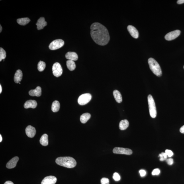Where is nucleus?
Here are the masks:
<instances>
[{"mask_svg":"<svg viewBox=\"0 0 184 184\" xmlns=\"http://www.w3.org/2000/svg\"><path fill=\"white\" fill-rule=\"evenodd\" d=\"M91 38L96 44L104 46L108 44L110 37L107 29L99 22H95L91 27Z\"/></svg>","mask_w":184,"mask_h":184,"instance_id":"1","label":"nucleus"},{"mask_svg":"<svg viewBox=\"0 0 184 184\" xmlns=\"http://www.w3.org/2000/svg\"><path fill=\"white\" fill-rule=\"evenodd\" d=\"M57 164L67 168H73L77 165L75 159L71 157H60L56 159Z\"/></svg>","mask_w":184,"mask_h":184,"instance_id":"2","label":"nucleus"},{"mask_svg":"<svg viewBox=\"0 0 184 184\" xmlns=\"http://www.w3.org/2000/svg\"><path fill=\"white\" fill-rule=\"evenodd\" d=\"M149 67L151 71L157 77H161L162 74V72L160 65L154 59L149 58L148 60Z\"/></svg>","mask_w":184,"mask_h":184,"instance_id":"3","label":"nucleus"},{"mask_svg":"<svg viewBox=\"0 0 184 184\" xmlns=\"http://www.w3.org/2000/svg\"><path fill=\"white\" fill-rule=\"evenodd\" d=\"M148 101L149 105V113L151 117L154 118L156 117L157 114L156 106L154 99L152 96L148 95Z\"/></svg>","mask_w":184,"mask_h":184,"instance_id":"4","label":"nucleus"},{"mask_svg":"<svg viewBox=\"0 0 184 184\" xmlns=\"http://www.w3.org/2000/svg\"><path fill=\"white\" fill-rule=\"evenodd\" d=\"M92 98L91 94L86 93L82 94L78 99V103L81 105H86L91 101Z\"/></svg>","mask_w":184,"mask_h":184,"instance_id":"5","label":"nucleus"},{"mask_svg":"<svg viewBox=\"0 0 184 184\" xmlns=\"http://www.w3.org/2000/svg\"><path fill=\"white\" fill-rule=\"evenodd\" d=\"M64 41L61 39H57L53 41L49 46L51 50H55L60 48L64 45Z\"/></svg>","mask_w":184,"mask_h":184,"instance_id":"6","label":"nucleus"},{"mask_svg":"<svg viewBox=\"0 0 184 184\" xmlns=\"http://www.w3.org/2000/svg\"><path fill=\"white\" fill-rule=\"evenodd\" d=\"M53 73L55 77H58L62 74L63 70L61 65L58 63H56L52 67Z\"/></svg>","mask_w":184,"mask_h":184,"instance_id":"7","label":"nucleus"},{"mask_svg":"<svg viewBox=\"0 0 184 184\" xmlns=\"http://www.w3.org/2000/svg\"><path fill=\"white\" fill-rule=\"evenodd\" d=\"M113 152L116 154L131 155L132 154V151L131 149L128 148H120L116 147L113 150Z\"/></svg>","mask_w":184,"mask_h":184,"instance_id":"8","label":"nucleus"},{"mask_svg":"<svg viewBox=\"0 0 184 184\" xmlns=\"http://www.w3.org/2000/svg\"><path fill=\"white\" fill-rule=\"evenodd\" d=\"M180 31L179 30L173 31L166 35L165 38L167 41L172 40L178 37L180 34Z\"/></svg>","mask_w":184,"mask_h":184,"instance_id":"9","label":"nucleus"},{"mask_svg":"<svg viewBox=\"0 0 184 184\" xmlns=\"http://www.w3.org/2000/svg\"><path fill=\"white\" fill-rule=\"evenodd\" d=\"M57 180L56 177L52 176H48L44 178L42 180L41 184H55Z\"/></svg>","mask_w":184,"mask_h":184,"instance_id":"10","label":"nucleus"},{"mask_svg":"<svg viewBox=\"0 0 184 184\" xmlns=\"http://www.w3.org/2000/svg\"><path fill=\"white\" fill-rule=\"evenodd\" d=\"M127 29L133 38L135 39L138 38L139 36V33L138 30L133 26L129 25L127 27Z\"/></svg>","mask_w":184,"mask_h":184,"instance_id":"11","label":"nucleus"},{"mask_svg":"<svg viewBox=\"0 0 184 184\" xmlns=\"http://www.w3.org/2000/svg\"><path fill=\"white\" fill-rule=\"evenodd\" d=\"M25 131L27 136L30 138L34 137L36 134L35 128L31 126H29L26 129Z\"/></svg>","mask_w":184,"mask_h":184,"instance_id":"12","label":"nucleus"},{"mask_svg":"<svg viewBox=\"0 0 184 184\" xmlns=\"http://www.w3.org/2000/svg\"><path fill=\"white\" fill-rule=\"evenodd\" d=\"M18 160H19V158L18 157H14L13 158L8 162L6 165V167L9 169L14 168L16 166Z\"/></svg>","mask_w":184,"mask_h":184,"instance_id":"13","label":"nucleus"},{"mask_svg":"<svg viewBox=\"0 0 184 184\" xmlns=\"http://www.w3.org/2000/svg\"><path fill=\"white\" fill-rule=\"evenodd\" d=\"M37 28L38 30L43 29L47 25V22L45 21L44 17H41L38 20L36 24Z\"/></svg>","mask_w":184,"mask_h":184,"instance_id":"14","label":"nucleus"},{"mask_svg":"<svg viewBox=\"0 0 184 184\" xmlns=\"http://www.w3.org/2000/svg\"><path fill=\"white\" fill-rule=\"evenodd\" d=\"M37 106V103L35 100H29L27 101L24 104V107L25 108H36Z\"/></svg>","mask_w":184,"mask_h":184,"instance_id":"15","label":"nucleus"},{"mask_svg":"<svg viewBox=\"0 0 184 184\" xmlns=\"http://www.w3.org/2000/svg\"><path fill=\"white\" fill-rule=\"evenodd\" d=\"M29 94L30 96L40 97L41 95V88L40 87L38 86L34 90H30L29 92Z\"/></svg>","mask_w":184,"mask_h":184,"instance_id":"16","label":"nucleus"},{"mask_svg":"<svg viewBox=\"0 0 184 184\" xmlns=\"http://www.w3.org/2000/svg\"><path fill=\"white\" fill-rule=\"evenodd\" d=\"M65 58L69 60L76 61L78 59V56L76 53L74 52H67L65 55Z\"/></svg>","mask_w":184,"mask_h":184,"instance_id":"17","label":"nucleus"},{"mask_svg":"<svg viewBox=\"0 0 184 184\" xmlns=\"http://www.w3.org/2000/svg\"><path fill=\"white\" fill-rule=\"evenodd\" d=\"M22 77V73L21 70H18L16 71L14 77V81L16 83H20Z\"/></svg>","mask_w":184,"mask_h":184,"instance_id":"18","label":"nucleus"},{"mask_svg":"<svg viewBox=\"0 0 184 184\" xmlns=\"http://www.w3.org/2000/svg\"><path fill=\"white\" fill-rule=\"evenodd\" d=\"M113 95L116 101L118 103H120L122 102V97L120 92L117 90H114L113 91Z\"/></svg>","mask_w":184,"mask_h":184,"instance_id":"19","label":"nucleus"},{"mask_svg":"<svg viewBox=\"0 0 184 184\" xmlns=\"http://www.w3.org/2000/svg\"><path fill=\"white\" fill-rule=\"evenodd\" d=\"M129 126V122L126 119L121 121L119 124L120 129L121 130H124L128 128Z\"/></svg>","mask_w":184,"mask_h":184,"instance_id":"20","label":"nucleus"},{"mask_svg":"<svg viewBox=\"0 0 184 184\" xmlns=\"http://www.w3.org/2000/svg\"><path fill=\"white\" fill-rule=\"evenodd\" d=\"M48 136L47 134H45L42 135L40 138V144L42 146H46L48 145Z\"/></svg>","mask_w":184,"mask_h":184,"instance_id":"21","label":"nucleus"},{"mask_svg":"<svg viewBox=\"0 0 184 184\" xmlns=\"http://www.w3.org/2000/svg\"><path fill=\"white\" fill-rule=\"evenodd\" d=\"M91 115L89 113H85L82 114L80 117V121L82 123L85 124L91 118Z\"/></svg>","mask_w":184,"mask_h":184,"instance_id":"22","label":"nucleus"},{"mask_svg":"<svg viewBox=\"0 0 184 184\" xmlns=\"http://www.w3.org/2000/svg\"><path fill=\"white\" fill-rule=\"evenodd\" d=\"M30 20L28 18H19L17 20L18 23L20 25L25 26L28 24Z\"/></svg>","mask_w":184,"mask_h":184,"instance_id":"23","label":"nucleus"},{"mask_svg":"<svg viewBox=\"0 0 184 184\" xmlns=\"http://www.w3.org/2000/svg\"><path fill=\"white\" fill-rule=\"evenodd\" d=\"M60 104L57 101H55L53 102L52 105V110L53 112H58L60 109Z\"/></svg>","mask_w":184,"mask_h":184,"instance_id":"24","label":"nucleus"},{"mask_svg":"<svg viewBox=\"0 0 184 184\" xmlns=\"http://www.w3.org/2000/svg\"><path fill=\"white\" fill-rule=\"evenodd\" d=\"M67 68L69 70L72 71L74 70L76 68V65L74 61L68 60L67 61Z\"/></svg>","mask_w":184,"mask_h":184,"instance_id":"25","label":"nucleus"},{"mask_svg":"<svg viewBox=\"0 0 184 184\" xmlns=\"http://www.w3.org/2000/svg\"><path fill=\"white\" fill-rule=\"evenodd\" d=\"M46 67V64L43 61H40L38 63V69L40 72L44 71Z\"/></svg>","mask_w":184,"mask_h":184,"instance_id":"26","label":"nucleus"},{"mask_svg":"<svg viewBox=\"0 0 184 184\" xmlns=\"http://www.w3.org/2000/svg\"><path fill=\"white\" fill-rule=\"evenodd\" d=\"M6 57V51L3 48H0V61H1L3 59H4Z\"/></svg>","mask_w":184,"mask_h":184,"instance_id":"27","label":"nucleus"},{"mask_svg":"<svg viewBox=\"0 0 184 184\" xmlns=\"http://www.w3.org/2000/svg\"><path fill=\"white\" fill-rule=\"evenodd\" d=\"M167 155L165 152H162L161 154L159 155V160L161 161L166 160Z\"/></svg>","mask_w":184,"mask_h":184,"instance_id":"28","label":"nucleus"},{"mask_svg":"<svg viewBox=\"0 0 184 184\" xmlns=\"http://www.w3.org/2000/svg\"><path fill=\"white\" fill-rule=\"evenodd\" d=\"M113 178L115 181H119L120 179V176L117 173H114L113 175Z\"/></svg>","mask_w":184,"mask_h":184,"instance_id":"29","label":"nucleus"},{"mask_svg":"<svg viewBox=\"0 0 184 184\" xmlns=\"http://www.w3.org/2000/svg\"><path fill=\"white\" fill-rule=\"evenodd\" d=\"M101 184H109V179L107 178H102L101 180Z\"/></svg>","mask_w":184,"mask_h":184,"instance_id":"30","label":"nucleus"},{"mask_svg":"<svg viewBox=\"0 0 184 184\" xmlns=\"http://www.w3.org/2000/svg\"><path fill=\"white\" fill-rule=\"evenodd\" d=\"M160 173V171L158 169H155L152 171V174L153 175H158Z\"/></svg>","mask_w":184,"mask_h":184,"instance_id":"31","label":"nucleus"},{"mask_svg":"<svg viewBox=\"0 0 184 184\" xmlns=\"http://www.w3.org/2000/svg\"><path fill=\"white\" fill-rule=\"evenodd\" d=\"M165 153H166L167 156L169 157H171L173 155V153L172 152V151H171V150H168V149H167V150H165Z\"/></svg>","mask_w":184,"mask_h":184,"instance_id":"32","label":"nucleus"},{"mask_svg":"<svg viewBox=\"0 0 184 184\" xmlns=\"http://www.w3.org/2000/svg\"><path fill=\"white\" fill-rule=\"evenodd\" d=\"M166 161L168 164L169 165H172L173 163V159L172 158H169L166 159Z\"/></svg>","mask_w":184,"mask_h":184,"instance_id":"33","label":"nucleus"},{"mask_svg":"<svg viewBox=\"0 0 184 184\" xmlns=\"http://www.w3.org/2000/svg\"><path fill=\"white\" fill-rule=\"evenodd\" d=\"M139 173H140V175L141 177H143L145 176L146 175V171L144 170L141 169L139 171Z\"/></svg>","mask_w":184,"mask_h":184,"instance_id":"34","label":"nucleus"},{"mask_svg":"<svg viewBox=\"0 0 184 184\" xmlns=\"http://www.w3.org/2000/svg\"><path fill=\"white\" fill-rule=\"evenodd\" d=\"M180 131L182 133L184 134V125L182 126L180 129Z\"/></svg>","mask_w":184,"mask_h":184,"instance_id":"35","label":"nucleus"},{"mask_svg":"<svg viewBox=\"0 0 184 184\" xmlns=\"http://www.w3.org/2000/svg\"><path fill=\"white\" fill-rule=\"evenodd\" d=\"M177 3L178 4L184 3V0H178L177 1Z\"/></svg>","mask_w":184,"mask_h":184,"instance_id":"36","label":"nucleus"},{"mask_svg":"<svg viewBox=\"0 0 184 184\" xmlns=\"http://www.w3.org/2000/svg\"><path fill=\"white\" fill-rule=\"evenodd\" d=\"M4 184H14V183L11 181H8L6 182Z\"/></svg>","mask_w":184,"mask_h":184,"instance_id":"37","label":"nucleus"},{"mask_svg":"<svg viewBox=\"0 0 184 184\" xmlns=\"http://www.w3.org/2000/svg\"><path fill=\"white\" fill-rule=\"evenodd\" d=\"M2 140H3V138H2V137L1 136V135H0V142H2Z\"/></svg>","mask_w":184,"mask_h":184,"instance_id":"38","label":"nucleus"},{"mask_svg":"<svg viewBox=\"0 0 184 184\" xmlns=\"http://www.w3.org/2000/svg\"><path fill=\"white\" fill-rule=\"evenodd\" d=\"M2 91V88L1 86V85H0V93H1Z\"/></svg>","mask_w":184,"mask_h":184,"instance_id":"39","label":"nucleus"},{"mask_svg":"<svg viewBox=\"0 0 184 184\" xmlns=\"http://www.w3.org/2000/svg\"><path fill=\"white\" fill-rule=\"evenodd\" d=\"M0 26H0V27H1V29H0V32H1L2 30V27L1 25H0Z\"/></svg>","mask_w":184,"mask_h":184,"instance_id":"40","label":"nucleus"},{"mask_svg":"<svg viewBox=\"0 0 184 184\" xmlns=\"http://www.w3.org/2000/svg\"></svg>","mask_w":184,"mask_h":184,"instance_id":"41","label":"nucleus"}]
</instances>
